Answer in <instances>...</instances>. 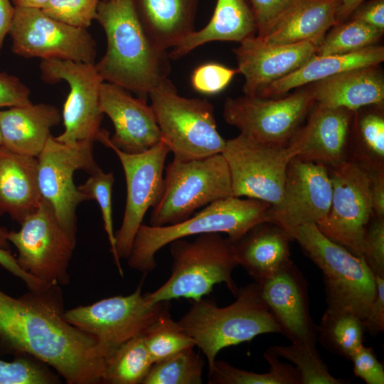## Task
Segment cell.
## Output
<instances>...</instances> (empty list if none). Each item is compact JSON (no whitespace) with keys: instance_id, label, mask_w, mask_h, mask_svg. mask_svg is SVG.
<instances>
[{"instance_id":"33","label":"cell","mask_w":384,"mask_h":384,"mask_svg":"<svg viewBox=\"0 0 384 384\" xmlns=\"http://www.w3.org/2000/svg\"><path fill=\"white\" fill-rule=\"evenodd\" d=\"M363 321L349 313L325 312L318 326V340L329 351L350 360L363 345Z\"/></svg>"},{"instance_id":"54","label":"cell","mask_w":384,"mask_h":384,"mask_svg":"<svg viewBox=\"0 0 384 384\" xmlns=\"http://www.w3.org/2000/svg\"><path fill=\"white\" fill-rule=\"evenodd\" d=\"M8 230L4 228H0V247L8 250L9 244L6 236Z\"/></svg>"},{"instance_id":"22","label":"cell","mask_w":384,"mask_h":384,"mask_svg":"<svg viewBox=\"0 0 384 384\" xmlns=\"http://www.w3.org/2000/svg\"><path fill=\"white\" fill-rule=\"evenodd\" d=\"M354 112L314 104L306 123L288 143L294 156L328 168L347 159L348 138Z\"/></svg>"},{"instance_id":"13","label":"cell","mask_w":384,"mask_h":384,"mask_svg":"<svg viewBox=\"0 0 384 384\" xmlns=\"http://www.w3.org/2000/svg\"><path fill=\"white\" fill-rule=\"evenodd\" d=\"M232 195L262 201L271 207L282 198L287 166L294 156L287 145H273L239 134L226 141Z\"/></svg>"},{"instance_id":"21","label":"cell","mask_w":384,"mask_h":384,"mask_svg":"<svg viewBox=\"0 0 384 384\" xmlns=\"http://www.w3.org/2000/svg\"><path fill=\"white\" fill-rule=\"evenodd\" d=\"M317 45L311 41L273 45L257 35L240 43L234 50L237 72L245 78V95L259 97L272 83L304 64L316 53Z\"/></svg>"},{"instance_id":"8","label":"cell","mask_w":384,"mask_h":384,"mask_svg":"<svg viewBox=\"0 0 384 384\" xmlns=\"http://www.w3.org/2000/svg\"><path fill=\"white\" fill-rule=\"evenodd\" d=\"M148 97L162 140L174 158L189 160L223 153L227 140L218 132L208 100L180 96L169 78Z\"/></svg>"},{"instance_id":"55","label":"cell","mask_w":384,"mask_h":384,"mask_svg":"<svg viewBox=\"0 0 384 384\" xmlns=\"http://www.w3.org/2000/svg\"><path fill=\"white\" fill-rule=\"evenodd\" d=\"M2 144V139H1V130H0V145Z\"/></svg>"},{"instance_id":"18","label":"cell","mask_w":384,"mask_h":384,"mask_svg":"<svg viewBox=\"0 0 384 384\" xmlns=\"http://www.w3.org/2000/svg\"><path fill=\"white\" fill-rule=\"evenodd\" d=\"M329 168L294 157L287 169L280 203L271 207L268 221L289 233L302 225H319L326 217L331 202Z\"/></svg>"},{"instance_id":"16","label":"cell","mask_w":384,"mask_h":384,"mask_svg":"<svg viewBox=\"0 0 384 384\" xmlns=\"http://www.w3.org/2000/svg\"><path fill=\"white\" fill-rule=\"evenodd\" d=\"M9 34L12 51L23 58L95 63L96 43L87 29L56 21L40 9L15 7Z\"/></svg>"},{"instance_id":"38","label":"cell","mask_w":384,"mask_h":384,"mask_svg":"<svg viewBox=\"0 0 384 384\" xmlns=\"http://www.w3.org/2000/svg\"><path fill=\"white\" fill-rule=\"evenodd\" d=\"M87 180L78 186V189L86 195L89 200H95L100 208L104 223L110 245V251L119 274L123 277L119 259L117 257L115 247V233L113 229L112 220V187L114 178L112 172L105 173L100 168L93 174H90Z\"/></svg>"},{"instance_id":"20","label":"cell","mask_w":384,"mask_h":384,"mask_svg":"<svg viewBox=\"0 0 384 384\" xmlns=\"http://www.w3.org/2000/svg\"><path fill=\"white\" fill-rule=\"evenodd\" d=\"M257 284L281 334L291 342L316 348L318 326L310 315L306 282L297 266L292 262Z\"/></svg>"},{"instance_id":"47","label":"cell","mask_w":384,"mask_h":384,"mask_svg":"<svg viewBox=\"0 0 384 384\" xmlns=\"http://www.w3.org/2000/svg\"><path fill=\"white\" fill-rule=\"evenodd\" d=\"M376 291L363 319L366 331L375 336L384 331V277L375 275Z\"/></svg>"},{"instance_id":"40","label":"cell","mask_w":384,"mask_h":384,"mask_svg":"<svg viewBox=\"0 0 384 384\" xmlns=\"http://www.w3.org/2000/svg\"><path fill=\"white\" fill-rule=\"evenodd\" d=\"M47 365L28 356L18 355L11 361L0 358V384H53L58 376Z\"/></svg>"},{"instance_id":"46","label":"cell","mask_w":384,"mask_h":384,"mask_svg":"<svg viewBox=\"0 0 384 384\" xmlns=\"http://www.w3.org/2000/svg\"><path fill=\"white\" fill-rule=\"evenodd\" d=\"M30 90L18 78L0 73V107L31 104Z\"/></svg>"},{"instance_id":"15","label":"cell","mask_w":384,"mask_h":384,"mask_svg":"<svg viewBox=\"0 0 384 384\" xmlns=\"http://www.w3.org/2000/svg\"><path fill=\"white\" fill-rule=\"evenodd\" d=\"M40 70L45 82L65 80L70 86L62 113L64 132L55 139L67 144L97 141L102 130L100 95L104 80L95 63L50 58L41 60Z\"/></svg>"},{"instance_id":"27","label":"cell","mask_w":384,"mask_h":384,"mask_svg":"<svg viewBox=\"0 0 384 384\" xmlns=\"http://www.w3.org/2000/svg\"><path fill=\"white\" fill-rule=\"evenodd\" d=\"M139 21L152 43L167 50L195 31L198 0H133Z\"/></svg>"},{"instance_id":"5","label":"cell","mask_w":384,"mask_h":384,"mask_svg":"<svg viewBox=\"0 0 384 384\" xmlns=\"http://www.w3.org/2000/svg\"><path fill=\"white\" fill-rule=\"evenodd\" d=\"M289 234L322 272L325 312L349 313L363 321L376 291L375 274L365 260L330 240L315 224L302 225Z\"/></svg>"},{"instance_id":"30","label":"cell","mask_w":384,"mask_h":384,"mask_svg":"<svg viewBox=\"0 0 384 384\" xmlns=\"http://www.w3.org/2000/svg\"><path fill=\"white\" fill-rule=\"evenodd\" d=\"M341 4V0H302L262 38L273 45L311 41L318 46L337 24Z\"/></svg>"},{"instance_id":"39","label":"cell","mask_w":384,"mask_h":384,"mask_svg":"<svg viewBox=\"0 0 384 384\" xmlns=\"http://www.w3.org/2000/svg\"><path fill=\"white\" fill-rule=\"evenodd\" d=\"M360 146L353 159L369 170L384 169V118L368 113L359 122Z\"/></svg>"},{"instance_id":"29","label":"cell","mask_w":384,"mask_h":384,"mask_svg":"<svg viewBox=\"0 0 384 384\" xmlns=\"http://www.w3.org/2000/svg\"><path fill=\"white\" fill-rule=\"evenodd\" d=\"M383 60L384 48L375 45L346 54L324 56L314 54L301 67L272 83L259 97H278L293 88L314 83L349 70L376 67Z\"/></svg>"},{"instance_id":"48","label":"cell","mask_w":384,"mask_h":384,"mask_svg":"<svg viewBox=\"0 0 384 384\" xmlns=\"http://www.w3.org/2000/svg\"><path fill=\"white\" fill-rule=\"evenodd\" d=\"M349 18L384 31V0H370L362 3Z\"/></svg>"},{"instance_id":"12","label":"cell","mask_w":384,"mask_h":384,"mask_svg":"<svg viewBox=\"0 0 384 384\" xmlns=\"http://www.w3.org/2000/svg\"><path fill=\"white\" fill-rule=\"evenodd\" d=\"M331 202L319 230L330 240L362 257L364 237L373 216L371 170L353 159L329 168Z\"/></svg>"},{"instance_id":"7","label":"cell","mask_w":384,"mask_h":384,"mask_svg":"<svg viewBox=\"0 0 384 384\" xmlns=\"http://www.w3.org/2000/svg\"><path fill=\"white\" fill-rule=\"evenodd\" d=\"M232 196L230 174L222 154L189 160L174 158L165 168L161 193L152 207L150 225L182 222L196 210Z\"/></svg>"},{"instance_id":"1","label":"cell","mask_w":384,"mask_h":384,"mask_svg":"<svg viewBox=\"0 0 384 384\" xmlns=\"http://www.w3.org/2000/svg\"><path fill=\"white\" fill-rule=\"evenodd\" d=\"M64 312L60 286L17 298L0 289V348L41 361L68 384L103 383L106 359Z\"/></svg>"},{"instance_id":"36","label":"cell","mask_w":384,"mask_h":384,"mask_svg":"<svg viewBox=\"0 0 384 384\" xmlns=\"http://www.w3.org/2000/svg\"><path fill=\"white\" fill-rule=\"evenodd\" d=\"M143 336L153 363L196 346L178 321L172 319L169 309L161 313Z\"/></svg>"},{"instance_id":"45","label":"cell","mask_w":384,"mask_h":384,"mask_svg":"<svg viewBox=\"0 0 384 384\" xmlns=\"http://www.w3.org/2000/svg\"><path fill=\"white\" fill-rule=\"evenodd\" d=\"M353 364V373L367 384H383L384 368L371 347L363 344L350 359Z\"/></svg>"},{"instance_id":"26","label":"cell","mask_w":384,"mask_h":384,"mask_svg":"<svg viewBox=\"0 0 384 384\" xmlns=\"http://www.w3.org/2000/svg\"><path fill=\"white\" fill-rule=\"evenodd\" d=\"M315 104L356 112L384 100V80L375 67L349 70L314 82Z\"/></svg>"},{"instance_id":"31","label":"cell","mask_w":384,"mask_h":384,"mask_svg":"<svg viewBox=\"0 0 384 384\" xmlns=\"http://www.w3.org/2000/svg\"><path fill=\"white\" fill-rule=\"evenodd\" d=\"M152 364L143 335L134 337L106 360L103 383L142 384Z\"/></svg>"},{"instance_id":"24","label":"cell","mask_w":384,"mask_h":384,"mask_svg":"<svg viewBox=\"0 0 384 384\" xmlns=\"http://www.w3.org/2000/svg\"><path fill=\"white\" fill-rule=\"evenodd\" d=\"M61 119L58 109L45 103L0 110L1 145L12 152L37 158L51 136L50 129Z\"/></svg>"},{"instance_id":"43","label":"cell","mask_w":384,"mask_h":384,"mask_svg":"<svg viewBox=\"0 0 384 384\" xmlns=\"http://www.w3.org/2000/svg\"><path fill=\"white\" fill-rule=\"evenodd\" d=\"M302 0H250L257 28V36H266Z\"/></svg>"},{"instance_id":"42","label":"cell","mask_w":384,"mask_h":384,"mask_svg":"<svg viewBox=\"0 0 384 384\" xmlns=\"http://www.w3.org/2000/svg\"><path fill=\"white\" fill-rule=\"evenodd\" d=\"M237 70L216 63L198 66L191 75L193 88L206 95H215L223 90L230 82Z\"/></svg>"},{"instance_id":"10","label":"cell","mask_w":384,"mask_h":384,"mask_svg":"<svg viewBox=\"0 0 384 384\" xmlns=\"http://www.w3.org/2000/svg\"><path fill=\"white\" fill-rule=\"evenodd\" d=\"M6 240L18 251L20 267L47 287L69 284L68 267L75 247L60 226L52 206L42 198L37 209Z\"/></svg>"},{"instance_id":"11","label":"cell","mask_w":384,"mask_h":384,"mask_svg":"<svg viewBox=\"0 0 384 384\" xmlns=\"http://www.w3.org/2000/svg\"><path fill=\"white\" fill-rule=\"evenodd\" d=\"M94 142L67 144L52 135L37 157V181L41 197L53 208L58 223L76 244V209L89 200L74 183L78 170L92 174L100 169L93 156Z\"/></svg>"},{"instance_id":"35","label":"cell","mask_w":384,"mask_h":384,"mask_svg":"<svg viewBox=\"0 0 384 384\" xmlns=\"http://www.w3.org/2000/svg\"><path fill=\"white\" fill-rule=\"evenodd\" d=\"M204 362L193 347L153 363L142 384H201Z\"/></svg>"},{"instance_id":"52","label":"cell","mask_w":384,"mask_h":384,"mask_svg":"<svg viewBox=\"0 0 384 384\" xmlns=\"http://www.w3.org/2000/svg\"><path fill=\"white\" fill-rule=\"evenodd\" d=\"M366 0H341V4L336 14L337 24L348 19L354 10Z\"/></svg>"},{"instance_id":"17","label":"cell","mask_w":384,"mask_h":384,"mask_svg":"<svg viewBox=\"0 0 384 384\" xmlns=\"http://www.w3.org/2000/svg\"><path fill=\"white\" fill-rule=\"evenodd\" d=\"M122 166L127 184V200L119 229L115 233L118 258L127 259L134 237L146 211L158 201L162 190L164 164L170 149L161 139L140 153L124 152L108 142Z\"/></svg>"},{"instance_id":"9","label":"cell","mask_w":384,"mask_h":384,"mask_svg":"<svg viewBox=\"0 0 384 384\" xmlns=\"http://www.w3.org/2000/svg\"><path fill=\"white\" fill-rule=\"evenodd\" d=\"M141 283L130 294L114 296L93 304L65 310V319L92 336L107 360L127 341L144 335L166 309L169 302H149Z\"/></svg>"},{"instance_id":"49","label":"cell","mask_w":384,"mask_h":384,"mask_svg":"<svg viewBox=\"0 0 384 384\" xmlns=\"http://www.w3.org/2000/svg\"><path fill=\"white\" fill-rule=\"evenodd\" d=\"M0 265L14 276L21 279L29 290L40 292L48 287L23 270L18 265L16 257L9 250L0 247Z\"/></svg>"},{"instance_id":"51","label":"cell","mask_w":384,"mask_h":384,"mask_svg":"<svg viewBox=\"0 0 384 384\" xmlns=\"http://www.w3.org/2000/svg\"><path fill=\"white\" fill-rule=\"evenodd\" d=\"M14 11L15 7L10 0H0V51L4 38L10 31Z\"/></svg>"},{"instance_id":"34","label":"cell","mask_w":384,"mask_h":384,"mask_svg":"<svg viewBox=\"0 0 384 384\" xmlns=\"http://www.w3.org/2000/svg\"><path fill=\"white\" fill-rule=\"evenodd\" d=\"M333 27L317 46L316 55L346 54L364 49L375 45L384 32L351 18Z\"/></svg>"},{"instance_id":"6","label":"cell","mask_w":384,"mask_h":384,"mask_svg":"<svg viewBox=\"0 0 384 384\" xmlns=\"http://www.w3.org/2000/svg\"><path fill=\"white\" fill-rule=\"evenodd\" d=\"M169 245L171 276L159 289L144 294L149 302L179 298L198 301L221 283L235 295L238 289L232 273L238 263L234 243L228 237L218 233H204L193 241L181 238Z\"/></svg>"},{"instance_id":"50","label":"cell","mask_w":384,"mask_h":384,"mask_svg":"<svg viewBox=\"0 0 384 384\" xmlns=\"http://www.w3.org/2000/svg\"><path fill=\"white\" fill-rule=\"evenodd\" d=\"M371 199L374 217L384 218V169L371 171Z\"/></svg>"},{"instance_id":"23","label":"cell","mask_w":384,"mask_h":384,"mask_svg":"<svg viewBox=\"0 0 384 384\" xmlns=\"http://www.w3.org/2000/svg\"><path fill=\"white\" fill-rule=\"evenodd\" d=\"M292 240L286 230L273 223H258L234 243L238 265L258 283L292 262Z\"/></svg>"},{"instance_id":"14","label":"cell","mask_w":384,"mask_h":384,"mask_svg":"<svg viewBox=\"0 0 384 384\" xmlns=\"http://www.w3.org/2000/svg\"><path fill=\"white\" fill-rule=\"evenodd\" d=\"M314 104L311 88L277 99L244 95L226 99L223 118L251 139L287 145Z\"/></svg>"},{"instance_id":"4","label":"cell","mask_w":384,"mask_h":384,"mask_svg":"<svg viewBox=\"0 0 384 384\" xmlns=\"http://www.w3.org/2000/svg\"><path fill=\"white\" fill-rule=\"evenodd\" d=\"M270 204L262 201L229 196L215 201L185 220L164 226L142 224L128 256V265L147 274L156 267L155 255L171 242L204 233L227 234L235 243L255 225L268 221Z\"/></svg>"},{"instance_id":"25","label":"cell","mask_w":384,"mask_h":384,"mask_svg":"<svg viewBox=\"0 0 384 384\" xmlns=\"http://www.w3.org/2000/svg\"><path fill=\"white\" fill-rule=\"evenodd\" d=\"M37 158L0 145V216L7 213L21 224L42 199L37 181Z\"/></svg>"},{"instance_id":"41","label":"cell","mask_w":384,"mask_h":384,"mask_svg":"<svg viewBox=\"0 0 384 384\" xmlns=\"http://www.w3.org/2000/svg\"><path fill=\"white\" fill-rule=\"evenodd\" d=\"M101 0H48L41 11L48 16L80 28H87L96 19Z\"/></svg>"},{"instance_id":"44","label":"cell","mask_w":384,"mask_h":384,"mask_svg":"<svg viewBox=\"0 0 384 384\" xmlns=\"http://www.w3.org/2000/svg\"><path fill=\"white\" fill-rule=\"evenodd\" d=\"M362 257L375 275L384 277V218H371L364 237Z\"/></svg>"},{"instance_id":"53","label":"cell","mask_w":384,"mask_h":384,"mask_svg":"<svg viewBox=\"0 0 384 384\" xmlns=\"http://www.w3.org/2000/svg\"><path fill=\"white\" fill-rule=\"evenodd\" d=\"M48 0H11L14 7L41 9Z\"/></svg>"},{"instance_id":"32","label":"cell","mask_w":384,"mask_h":384,"mask_svg":"<svg viewBox=\"0 0 384 384\" xmlns=\"http://www.w3.org/2000/svg\"><path fill=\"white\" fill-rule=\"evenodd\" d=\"M270 363L269 372L258 373L242 370L215 360L208 372L210 384H300L299 374L294 366L282 362L269 348L264 353Z\"/></svg>"},{"instance_id":"19","label":"cell","mask_w":384,"mask_h":384,"mask_svg":"<svg viewBox=\"0 0 384 384\" xmlns=\"http://www.w3.org/2000/svg\"><path fill=\"white\" fill-rule=\"evenodd\" d=\"M100 109L112 122L114 134L102 129L97 141L108 142L131 154L143 152L162 139L155 114L146 100L134 97L116 85L103 82L100 95Z\"/></svg>"},{"instance_id":"37","label":"cell","mask_w":384,"mask_h":384,"mask_svg":"<svg viewBox=\"0 0 384 384\" xmlns=\"http://www.w3.org/2000/svg\"><path fill=\"white\" fill-rule=\"evenodd\" d=\"M278 357L294 365L299 374L300 384H343L346 380L333 376L316 348L301 342L288 346H273L269 348Z\"/></svg>"},{"instance_id":"2","label":"cell","mask_w":384,"mask_h":384,"mask_svg":"<svg viewBox=\"0 0 384 384\" xmlns=\"http://www.w3.org/2000/svg\"><path fill=\"white\" fill-rule=\"evenodd\" d=\"M105 31L107 50L96 69L104 80L146 100L171 72L167 50L157 48L144 30L133 0H101L96 19Z\"/></svg>"},{"instance_id":"28","label":"cell","mask_w":384,"mask_h":384,"mask_svg":"<svg viewBox=\"0 0 384 384\" xmlns=\"http://www.w3.org/2000/svg\"><path fill=\"white\" fill-rule=\"evenodd\" d=\"M256 33L253 12L246 0H217L208 24L172 48L169 57L172 60L178 59L196 48L212 41L240 43Z\"/></svg>"},{"instance_id":"3","label":"cell","mask_w":384,"mask_h":384,"mask_svg":"<svg viewBox=\"0 0 384 384\" xmlns=\"http://www.w3.org/2000/svg\"><path fill=\"white\" fill-rule=\"evenodd\" d=\"M235 296L232 304L223 307L209 299L192 301L187 312L178 321L205 355L208 372L220 350L250 341L261 334L281 333L257 283L238 289Z\"/></svg>"}]
</instances>
